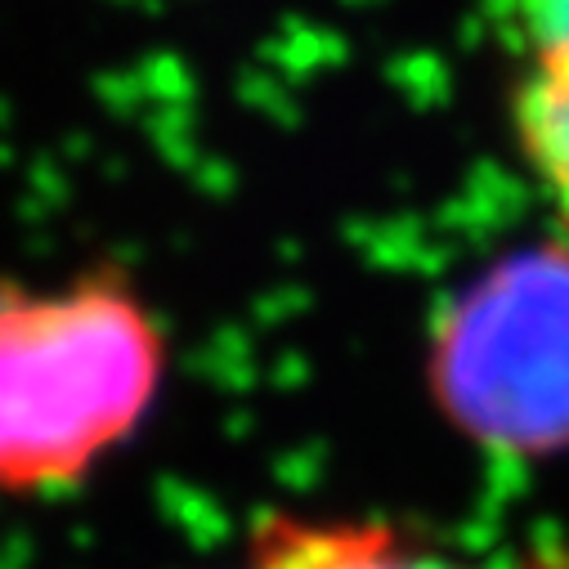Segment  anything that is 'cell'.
Masks as SVG:
<instances>
[{
  "label": "cell",
  "mask_w": 569,
  "mask_h": 569,
  "mask_svg": "<svg viewBox=\"0 0 569 569\" xmlns=\"http://www.w3.org/2000/svg\"><path fill=\"white\" fill-rule=\"evenodd\" d=\"M171 341L117 264L0 278V502L81 489L153 417Z\"/></svg>",
  "instance_id": "obj_1"
},
{
  "label": "cell",
  "mask_w": 569,
  "mask_h": 569,
  "mask_svg": "<svg viewBox=\"0 0 569 569\" xmlns=\"http://www.w3.org/2000/svg\"><path fill=\"white\" fill-rule=\"evenodd\" d=\"M436 390L493 449L569 445V247L511 256L449 310Z\"/></svg>",
  "instance_id": "obj_2"
},
{
  "label": "cell",
  "mask_w": 569,
  "mask_h": 569,
  "mask_svg": "<svg viewBox=\"0 0 569 569\" xmlns=\"http://www.w3.org/2000/svg\"><path fill=\"white\" fill-rule=\"evenodd\" d=\"M511 121L520 153L569 224V0H520Z\"/></svg>",
  "instance_id": "obj_3"
},
{
  "label": "cell",
  "mask_w": 569,
  "mask_h": 569,
  "mask_svg": "<svg viewBox=\"0 0 569 569\" xmlns=\"http://www.w3.org/2000/svg\"><path fill=\"white\" fill-rule=\"evenodd\" d=\"M251 569H520L426 547L395 525L273 516L251 533Z\"/></svg>",
  "instance_id": "obj_4"
}]
</instances>
